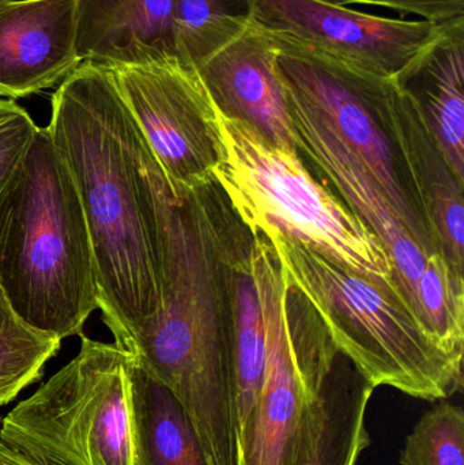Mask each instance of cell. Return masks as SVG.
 <instances>
[{"mask_svg": "<svg viewBox=\"0 0 464 465\" xmlns=\"http://www.w3.org/2000/svg\"><path fill=\"white\" fill-rule=\"evenodd\" d=\"M278 51L275 35L252 21L195 70L222 116L251 125L281 149L299 153L275 68Z\"/></svg>", "mask_w": 464, "mask_h": 465, "instance_id": "12", "label": "cell"}, {"mask_svg": "<svg viewBox=\"0 0 464 465\" xmlns=\"http://www.w3.org/2000/svg\"><path fill=\"white\" fill-rule=\"evenodd\" d=\"M49 135L67 165L94 251L98 309L127 351L157 313L163 249L153 158L114 71L82 62L52 97Z\"/></svg>", "mask_w": 464, "mask_h": 465, "instance_id": "2", "label": "cell"}, {"mask_svg": "<svg viewBox=\"0 0 464 465\" xmlns=\"http://www.w3.org/2000/svg\"><path fill=\"white\" fill-rule=\"evenodd\" d=\"M275 60L286 100L315 117L354 153L427 256L440 254L432 226L395 143L400 89L301 44L277 37ZM441 256V254H440Z\"/></svg>", "mask_w": 464, "mask_h": 465, "instance_id": "8", "label": "cell"}, {"mask_svg": "<svg viewBox=\"0 0 464 465\" xmlns=\"http://www.w3.org/2000/svg\"><path fill=\"white\" fill-rule=\"evenodd\" d=\"M111 70L169 184L193 191L215 182L223 150L220 114L195 68L172 60Z\"/></svg>", "mask_w": 464, "mask_h": 465, "instance_id": "10", "label": "cell"}, {"mask_svg": "<svg viewBox=\"0 0 464 465\" xmlns=\"http://www.w3.org/2000/svg\"><path fill=\"white\" fill-rule=\"evenodd\" d=\"M79 64L75 0H0V97L48 89Z\"/></svg>", "mask_w": 464, "mask_h": 465, "instance_id": "13", "label": "cell"}, {"mask_svg": "<svg viewBox=\"0 0 464 465\" xmlns=\"http://www.w3.org/2000/svg\"><path fill=\"white\" fill-rule=\"evenodd\" d=\"M252 22V0H176L179 60L196 68Z\"/></svg>", "mask_w": 464, "mask_h": 465, "instance_id": "20", "label": "cell"}, {"mask_svg": "<svg viewBox=\"0 0 464 465\" xmlns=\"http://www.w3.org/2000/svg\"><path fill=\"white\" fill-rule=\"evenodd\" d=\"M2 415H0V428H2Z\"/></svg>", "mask_w": 464, "mask_h": 465, "instance_id": "26", "label": "cell"}, {"mask_svg": "<svg viewBox=\"0 0 464 465\" xmlns=\"http://www.w3.org/2000/svg\"><path fill=\"white\" fill-rule=\"evenodd\" d=\"M253 232L247 229L240 241L233 262L234 371L239 398L240 430L258 401L266 363V332L263 309L252 265Z\"/></svg>", "mask_w": 464, "mask_h": 465, "instance_id": "19", "label": "cell"}, {"mask_svg": "<svg viewBox=\"0 0 464 465\" xmlns=\"http://www.w3.org/2000/svg\"><path fill=\"white\" fill-rule=\"evenodd\" d=\"M335 5H368L390 8L405 15H417L424 21L443 22L464 16V0H327Z\"/></svg>", "mask_w": 464, "mask_h": 465, "instance_id": "24", "label": "cell"}, {"mask_svg": "<svg viewBox=\"0 0 464 465\" xmlns=\"http://www.w3.org/2000/svg\"><path fill=\"white\" fill-rule=\"evenodd\" d=\"M0 287L27 325L59 341L82 335L98 309L86 218L46 128L0 203Z\"/></svg>", "mask_w": 464, "mask_h": 465, "instance_id": "3", "label": "cell"}, {"mask_svg": "<svg viewBox=\"0 0 464 465\" xmlns=\"http://www.w3.org/2000/svg\"><path fill=\"white\" fill-rule=\"evenodd\" d=\"M252 21L277 37L386 79L410 64L447 24L386 18L327 0H252Z\"/></svg>", "mask_w": 464, "mask_h": 465, "instance_id": "11", "label": "cell"}, {"mask_svg": "<svg viewBox=\"0 0 464 465\" xmlns=\"http://www.w3.org/2000/svg\"><path fill=\"white\" fill-rule=\"evenodd\" d=\"M220 128L223 150L214 179L251 232L282 235L354 272L394 282L380 240L313 179L300 153L221 114Z\"/></svg>", "mask_w": 464, "mask_h": 465, "instance_id": "6", "label": "cell"}, {"mask_svg": "<svg viewBox=\"0 0 464 465\" xmlns=\"http://www.w3.org/2000/svg\"><path fill=\"white\" fill-rule=\"evenodd\" d=\"M288 106L299 153L307 155L343 203L380 240L394 264L395 284L422 325L447 352L462 358L464 281L440 254L427 256L351 150L304 109L291 101Z\"/></svg>", "mask_w": 464, "mask_h": 465, "instance_id": "9", "label": "cell"}, {"mask_svg": "<svg viewBox=\"0 0 464 465\" xmlns=\"http://www.w3.org/2000/svg\"><path fill=\"white\" fill-rule=\"evenodd\" d=\"M60 341L27 325L0 287V407L43 377L44 366L57 354Z\"/></svg>", "mask_w": 464, "mask_h": 465, "instance_id": "21", "label": "cell"}, {"mask_svg": "<svg viewBox=\"0 0 464 465\" xmlns=\"http://www.w3.org/2000/svg\"><path fill=\"white\" fill-rule=\"evenodd\" d=\"M128 401L133 465H212L176 396L131 357Z\"/></svg>", "mask_w": 464, "mask_h": 465, "instance_id": "17", "label": "cell"}, {"mask_svg": "<svg viewBox=\"0 0 464 465\" xmlns=\"http://www.w3.org/2000/svg\"><path fill=\"white\" fill-rule=\"evenodd\" d=\"M264 235L338 351L375 390L391 387L427 401L462 391V361L422 325L394 282L354 272L282 235Z\"/></svg>", "mask_w": 464, "mask_h": 465, "instance_id": "4", "label": "cell"}, {"mask_svg": "<svg viewBox=\"0 0 464 465\" xmlns=\"http://www.w3.org/2000/svg\"><path fill=\"white\" fill-rule=\"evenodd\" d=\"M394 82L411 98L464 185V16L447 22Z\"/></svg>", "mask_w": 464, "mask_h": 465, "instance_id": "16", "label": "cell"}, {"mask_svg": "<svg viewBox=\"0 0 464 465\" xmlns=\"http://www.w3.org/2000/svg\"><path fill=\"white\" fill-rule=\"evenodd\" d=\"M392 131L439 251L452 272L464 281V185L449 168L419 109L400 89L392 114Z\"/></svg>", "mask_w": 464, "mask_h": 465, "instance_id": "15", "label": "cell"}, {"mask_svg": "<svg viewBox=\"0 0 464 465\" xmlns=\"http://www.w3.org/2000/svg\"><path fill=\"white\" fill-rule=\"evenodd\" d=\"M79 336L78 355L2 418L0 445L35 465H133L130 355Z\"/></svg>", "mask_w": 464, "mask_h": 465, "instance_id": "7", "label": "cell"}, {"mask_svg": "<svg viewBox=\"0 0 464 465\" xmlns=\"http://www.w3.org/2000/svg\"><path fill=\"white\" fill-rule=\"evenodd\" d=\"M400 465H464V411L441 401L417 423L400 452Z\"/></svg>", "mask_w": 464, "mask_h": 465, "instance_id": "22", "label": "cell"}, {"mask_svg": "<svg viewBox=\"0 0 464 465\" xmlns=\"http://www.w3.org/2000/svg\"><path fill=\"white\" fill-rule=\"evenodd\" d=\"M38 128L18 104L0 97V203L21 173Z\"/></svg>", "mask_w": 464, "mask_h": 465, "instance_id": "23", "label": "cell"}, {"mask_svg": "<svg viewBox=\"0 0 464 465\" xmlns=\"http://www.w3.org/2000/svg\"><path fill=\"white\" fill-rule=\"evenodd\" d=\"M176 0H75V51L108 68L179 60Z\"/></svg>", "mask_w": 464, "mask_h": 465, "instance_id": "14", "label": "cell"}, {"mask_svg": "<svg viewBox=\"0 0 464 465\" xmlns=\"http://www.w3.org/2000/svg\"><path fill=\"white\" fill-rule=\"evenodd\" d=\"M252 265L266 363L261 395L240 430V465H304L321 430L324 382L340 351L263 232H253Z\"/></svg>", "mask_w": 464, "mask_h": 465, "instance_id": "5", "label": "cell"}, {"mask_svg": "<svg viewBox=\"0 0 464 465\" xmlns=\"http://www.w3.org/2000/svg\"><path fill=\"white\" fill-rule=\"evenodd\" d=\"M373 391L340 352L324 382L321 430L304 465H357L370 445L365 418Z\"/></svg>", "mask_w": 464, "mask_h": 465, "instance_id": "18", "label": "cell"}, {"mask_svg": "<svg viewBox=\"0 0 464 465\" xmlns=\"http://www.w3.org/2000/svg\"><path fill=\"white\" fill-rule=\"evenodd\" d=\"M0 465H35L0 445Z\"/></svg>", "mask_w": 464, "mask_h": 465, "instance_id": "25", "label": "cell"}, {"mask_svg": "<svg viewBox=\"0 0 464 465\" xmlns=\"http://www.w3.org/2000/svg\"><path fill=\"white\" fill-rule=\"evenodd\" d=\"M153 182L163 249L160 306L125 352L176 396L212 465H240L233 262L248 228L217 182L177 190L155 160Z\"/></svg>", "mask_w": 464, "mask_h": 465, "instance_id": "1", "label": "cell"}]
</instances>
